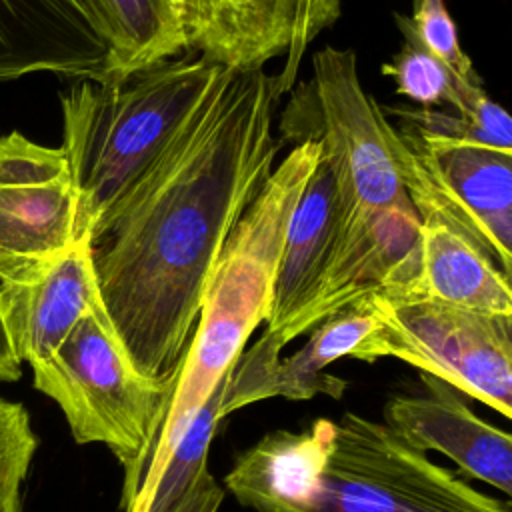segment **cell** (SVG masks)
<instances>
[{"instance_id": "6da1fadb", "label": "cell", "mask_w": 512, "mask_h": 512, "mask_svg": "<svg viewBox=\"0 0 512 512\" xmlns=\"http://www.w3.org/2000/svg\"><path fill=\"white\" fill-rule=\"evenodd\" d=\"M278 76L222 70L92 242L102 310L138 372L182 364L206 284L274 170Z\"/></svg>"}, {"instance_id": "7a4b0ae2", "label": "cell", "mask_w": 512, "mask_h": 512, "mask_svg": "<svg viewBox=\"0 0 512 512\" xmlns=\"http://www.w3.org/2000/svg\"><path fill=\"white\" fill-rule=\"evenodd\" d=\"M318 158L320 144L302 140L272 170L234 226L206 284L156 448L124 512L150 494L200 406L232 372L252 332L266 322L286 226Z\"/></svg>"}, {"instance_id": "3957f363", "label": "cell", "mask_w": 512, "mask_h": 512, "mask_svg": "<svg viewBox=\"0 0 512 512\" xmlns=\"http://www.w3.org/2000/svg\"><path fill=\"white\" fill-rule=\"evenodd\" d=\"M222 70L202 56L170 58L122 80L78 78L60 96V148L76 194V240L94 242Z\"/></svg>"}, {"instance_id": "277c9868", "label": "cell", "mask_w": 512, "mask_h": 512, "mask_svg": "<svg viewBox=\"0 0 512 512\" xmlns=\"http://www.w3.org/2000/svg\"><path fill=\"white\" fill-rule=\"evenodd\" d=\"M78 444H104L124 468L122 510L136 496L156 448L178 370L150 378L136 370L98 302L46 360L30 366Z\"/></svg>"}, {"instance_id": "5b68a950", "label": "cell", "mask_w": 512, "mask_h": 512, "mask_svg": "<svg viewBox=\"0 0 512 512\" xmlns=\"http://www.w3.org/2000/svg\"><path fill=\"white\" fill-rule=\"evenodd\" d=\"M376 326L352 358H398L512 416V316L476 312L432 298L372 294L362 300Z\"/></svg>"}, {"instance_id": "8992f818", "label": "cell", "mask_w": 512, "mask_h": 512, "mask_svg": "<svg viewBox=\"0 0 512 512\" xmlns=\"http://www.w3.org/2000/svg\"><path fill=\"white\" fill-rule=\"evenodd\" d=\"M392 152L420 222H438L480 248L508 278L512 264V152L394 126Z\"/></svg>"}, {"instance_id": "52a82bcc", "label": "cell", "mask_w": 512, "mask_h": 512, "mask_svg": "<svg viewBox=\"0 0 512 512\" xmlns=\"http://www.w3.org/2000/svg\"><path fill=\"white\" fill-rule=\"evenodd\" d=\"M314 512H512L400 440L382 422L346 412Z\"/></svg>"}, {"instance_id": "ba28073f", "label": "cell", "mask_w": 512, "mask_h": 512, "mask_svg": "<svg viewBox=\"0 0 512 512\" xmlns=\"http://www.w3.org/2000/svg\"><path fill=\"white\" fill-rule=\"evenodd\" d=\"M306 88L314 124L302 140H316L336 174L340 234L376 210L410 204L392 152L394 126L362 88L354 50H318Z\"/></svg>"}, {"instance_id": "9c48e42d", "label": "cell", "mask_w": 512, "mask_h": 512, "mask_svg": "<svg viewBox=\"0 0 512 512\" xmlns=\"http://www.w3.org/2000/svg\"><path fill=\"white\" fill-rule=\"evenodd\" d=\"M76 240V194L62 148L0 136V284L36 272Z\"/></svg>"}, {"instance_id": "30bf717a", "label": "cell", "mask_w": 512, "mask_h": 512, "mask_svg": "<svg viewBox=\"0 0 512 512\" xmlns=\"http://www.w3.org/2000/svg\"><path fill=\"white\" fill-rule=\"evenodd\" d=\"M340 0H184L188 50L228 72H252L286 54V94L308 44L340 18Z\"/></svg>"}, {"instance_id": "8fae6325", "label": "cell", "mask_w": 512, "mask_h": 512, "mask_svg": "<svg viewBox=\"0 0 512 512\" xmlns=\"http://www.w3.org/2000/svg\"><path fill=\"white\" fill-rule=\"evenodd\" d=\"M422 222L410 204L376 210L352 222L306 306L280 332L284 348L324 318L356 306L372 294H412L420 270Z\"/></svg>"}, {"instance_id": "7c38bea8", "label": "cell", "mask_w": 512, "mask_h": 512, "mask_svg": "<svg viewBox=\"0 0 512 512\" xmlns=\"http://www.w3.org/2000/svg\"><path fill=\"white\" fill-rule=\"evenodd\" d=\"M376 318L372 310L358 302L316 324L306 344L288 358H280L282 346L264 330L262 336L236 360L220 404V416L268 398L310 400L318 394L334 400L342 398L348 382L324 372V368L344 356L372 332Z\"/></svg>"}, {"instance_id": "4fadbf2b", "label": "cell", "mask_w": 512, "mask_h": 512, "mask_svg": "<svg viewBox=\"0 0 512 512\" xmlns=\"http://www.w3.org/2000/svg\"><path fill=\"white\" fill-rule=\"evenodd\" d=\"M424 394H394L384 404V426L418 452H440L458 468L504 496L512 494V438L474 414L462 392L422 374Z\"/></svg>"}, {"instance_id": "5bb4252c", "label": "cell", "mask_w": 512, "mask_h": 512, "mask_svg": "<svg viewBox=\"0 0 512 512\" xmlns=\"http://www.w3.org/2000/svg\"><path fill=\"white\" fill-rule=\"evenodd\" d=\"M106 66L90 0H0V82L34 72L102 82Z\"/></svg>"}, {"instance_id": "9a60e30c", "label": "cell", "mask_w": 512, "mask_h": 512, "mask_svg": "<svg viewBox=\"0 0 512 512\" xmlns=\"http://www.w3.org/2000/svg\"><path fill=\"white\" fill-rule=\"evenodd\" d=\"M100 302L90 240H78L22 280L0 284V308L14 354L24 364L46 360Z\"/></svg>"}, {"instance_id": "2e32d148", "label": "cell", "mask_w": 512, "mask_h": 512, "mask_svg": "<svg viewBox=\"0 0 512 512\" xmlns=\"http://www.w3.org/2000/svg\"><path fill=\"white\" fill-rule=\"evenodd\" d=\"M336 440V422L274 430L238 454L224 488L256 512H314Z\"/></svg>"}, {"instance_id": "e0dca14e", "label": "cell", "mask_w": 512, "mask_h": 512, "mask_svg": "<svg viewBox=\"0 0 512 512\" xmlns=\"http://www.w3.org/2000/svg\"><path fill=\"white\" fill-rule=\"evenodd\" d=\"M340 240V190L322 156L290 214L274 278L266 330L280 334L310 300Z\"/></svg>"}, {"instance_id": "ac0fdd59", "label": "cell", "mask_w": 512, "mask_h": 512, "mask_svg": "<svg viewBox=\"0 0 512 512\" xmlns=\"http://www.w3.org/2000/svg\"><path fill=\"white\" fill-rule=\"evenodd\" d=\"M414 296L512 316L510 278L470 240L438 222H422Z\"/></svg>"}, {"instance_id": "d6986e66", "label": "cell", "mask_w": 512, "mask_h": 512, "mask_svg": "<svg viewBox=\"0 0 512 512\" xmlns=\"http://www.w3.org/2000/svg\"><path fill=\"white\" fill-rule=\"evenodd\" d=\"M106 44L102 82L176 58L188 50L184 0H90Z\"/></svg>"}, {"instance_id": "ffe728a7", "label": "cell", "mask_w": 512, "mask_h": 512, "mask_svg": "<svg viewBox=\"0 0 512 512\" xmlns=\"http://www.w3.org/2000/svg\"><path fill=\"white\" fill-rule=\"evenodd\" d=\"M394 22L404 36V44L390 62L382 64V74L394 80L398 94L422 104V108L448 104L462 116L468 102L484 88L460 80L444 62L430 54L414 36L408 16L394 14Z\"/></svg>"}, {"instance_id": "44dd1931", "label": "cell", "mask_w": 512, "mask_h": 512, "mask_svg": "<svg viewBox=\"0 0 512 512\" xmlns=\"http://www.w3.org/2000/svg\"><path fill=\"white\" fill-rule=\"evenodd\" d=\"M230 374L212 390L208 400L200 406L190 426L178 440L170 458L166 460L162 474L150 494L126 512H170L182 496L196 484L200 474L208 470V452L214 440L220 416V404Z\"/></svg>"}, {"instance_id": "7402d4cb", "label": "cell", "mask_w": 512, "mask_h": 512, "mask_svg": "<svg viewBox=\"0 0 512 512\" xmlns=\"http://www.w3.org/2000/svg\"><path fill=\"white\" fill-rule=\"evenodd\" d=\"M36 448L38 438L24 404L0 396V512L22 510V484Z\"/></svg>"}, {"instance_id": "603a6c76", "label": "cell", "mask_w": 512, "mask_h": 512, "mask_svg": "<svg viewBox=\"0 0 512 512\" xmlns=\"http://www.w3.org/2000/svg\"><path fill=\"white\" fill-rule=\"evenodd\" d=\"M408 18L414 36L430 54L444 62L460 80L482 86V78L460 48L456 24L444 0H414V12Z\"/></svg>"}, {"instance_id": "cb8c5ba5", "label": "cell", "mask_w": 512, "mask_h": 512, "mask_svg": "<svg viewBox=\"0 0 512 512\" xmlns=\"http://www.w3.org/2000/svg\"><path fill=\"white\" fill-rule=\"evenodd\" d=\"M224 500V488L214 476L204 470L196 484L182 496V500L170 512H218Z\"/></svg>"}, {"instance_id": "d4e9b609", "label": "cell", "mask_w": 512, "mask_h": 512, "mask_svg": "<svg viewBox=\"0 0 512 512\" xmlns=\"http://www.w3.org/2000/svg\"><path fill=\"white\" fill-rule=\"evenodd\" d=\"M22 374V362L14 354V348L10 344L4 318H2V308H0V382H14Z\"/></svg>"}, {"instance_id": "484cf974", "label": "cell", "mask_w": 512, "mask_h": 512, "mask_svg": "<svg viewBox=\"0 0 512 512\" xmlns=\"http://www.w3.org/2000/svg\"><path fill=\"white\" fill-rule=\"evenodd\" d=\"M18 512H22V510H18Z\"/></svg>"}]
</instances>
